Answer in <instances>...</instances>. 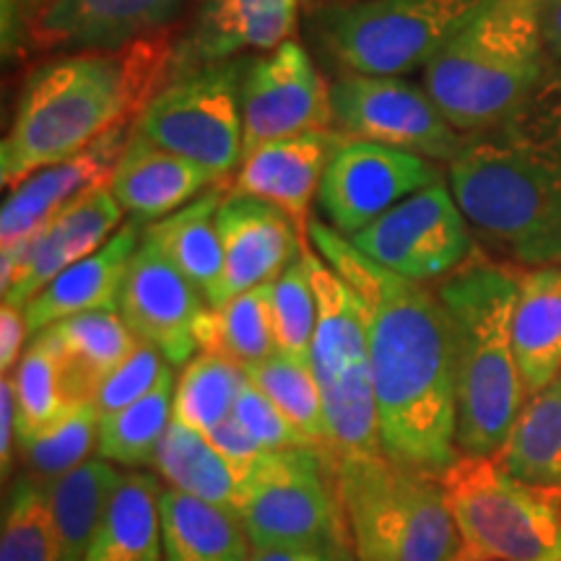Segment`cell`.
Here are the masks:
<instances>
[{"instance_id": "obj_1", "label": "cell", "mask_w": 561, "mask_h": 561, "mask_svg": "<svg viewBox=\"0 0 561 561\" xmlns=\"http://www.w3.org/2000/svg\"><path fill=\"white\" fill-rule=\"evenodd\" d=\"M310 244L364 307L382 450L442 476L460 458L453 318L437 289L375 263L333 227L310 221Z\"/></svg>"}, {"instance_id": "obj_2", "label": "cell", "mask_w": 561, "mask_h": 561, "mask_svg": "<svg viewBox=\"0 0 561 561\" xmlns=\"http://www.w3.org/2000/svg\"><path fill=\"white\" fill-rule=\"evenodd\" d=\"M178 66L170 30L121 50L73 53L34 70L0 146V182L19 187L32 174L87 151L117 125H133Z\"/></svg>"}, {"instance_id": "obj_3", "label": "cell", "mask_w": 561, "mask_h": 561, "mask_svg": "<svg viewBox=\"0 0 561 561\" xmlns=\"http://www.w3.org/2000/svg\"><path fill=\"white\" fill-rule=\"evenodd\" d=\"M447 185L468 227L504 257L561 265V140L546 87L515 121L468 136L447 164Z\"/></svg>"}, {"instance_id": "obj_4", "label": "cell", "mask_w": 561, "mask_h": 561, "mask_svg": "<svg viewBox=\"0 0 561 561\" xmlns=\"http://www.w3.org/2000/svg\"><path fill=\"white\" fill-rule=\"evenodd\" d=\"M437 294L455 331L458 447L494 455L528 401L512 343L517 273L476 257L442 278Z\"/></svg>"}, {"instance_id": "obj_5", "label": "cell", "mask_w": 561, "mask_h": 561, "mask_svg": "<svg viewBox=\"0 0 561 561\" xmlns=\"http://www.w3.org/2000/svg\"><path fill=\"white\" fill-rule=\"evenodd\" d=\"M538 0H491L424 68V89L462 136L515 121L546 87Z\"/></svg>"}, {"instance_id": "obj_6", "label": "cell", "mask_w": 561, "mask_h": 561, "mask_svg": "<svg viewBox=\"0 0 561 561\" xmlns=\"http://www.w3.org/2000/svg\"><path fill=\"white\" fill-rule=\"evenodd\" d=\"M460 533L453 561H561V489L530 486L491 455H462L439 476Z\"/></svg>"}, {"instance_id": "obj_7", "label": "cell", "mask_w": 561, "mask_h": 561, "mask_svg": "<svg viewBox=\"0 0 561 561\" xmlns=\"http://www.w3.org/2000/svg\"><path fill=\"white\" fill-rule=\"evenodd\" d=\"M491 0H348L314 16V37L343 73L424 70Z\"/></svg>"}, {"instance_id": "obj_8", "label": "cell", "mask_w": 561, "mask_h": 561, "mask_svg": "<svg viewBox=\"0 0 561 561\" xmlns=\"http://www.w3.org/2000/svg\"><path fill=\"white\" fill-rule=\"evenodd\" d=\"M244 70L248 62L231 58L174 76L146 104L133 133L227 182L242 164Z\"/></svg>"}, {"instance_id": "obj_9", "label": "cell", "mask_w": 561, "mask_h": 561, "mask_svg": "<svg viewBox=\"0 0 561 561\" xmlns=\"http://www.w3.org/2000/svg\"><path fill=\"white\" fill-rule=\"evenodd\" d=\"M237 515L255 549L348 538L333 473L312 447L257 455L240 479Z\"/></svg>"}, {"instance_id": "obj_10", "label": "cell", "mask_w": 561, "mask_h": 561, "mask_svg": "<svg viewBox=\"0 0 561 561\" xmlns=\"http://www.w3.org/2000/svg\"><path fill=\"white\" fill-rule=\"evenodd\" d=\"M331 107L333 130L346 140L388 146L445 164L468 144L430 91L398 76L341 73L331 83Z\"/></svg>"}, {"instance_id": "obj_11", "label": "cell", "mask_w": 561, "mask_h": 561, "mask_svg": "<svg viewBox=\"0 0 561 561\" xmlns=\"http://www.w3.org/2000/svg\"><path fill=\"white\" fill-rule=\"evenodd\" d=\"M356 250L398 276L430 284L473 257V237L450 185L434 182L348 237Z\"/></svg>"}, {"instance_id": "obj_12", "label": "cell", "mask_w": 561, "mask_h": 561, "mask_svg": "<svg viewBox=\"0 0 561 561\" xmlns=\"http://www.w3.org/2000/svg\"><path fill=\"white\" fill-rule=\"evenodd\" d=\"M439 180L442 174L430 159L341 138L322 174L318 203L339 234L354 237L385 210Z\"/></svg>"}, {"instance_id": "obj_13", "label": "cell", "mask_w": 561, "mask_h": 561, "mask_svg": "<svg viewBox=\"0 0 561 561\" xmlns=\"http://www.w3.org/2000/svg\"><path fill=\"white\" fill-rule=\"evenodd\" d=\"M242 157L276 138L333 130L331 83L297 42L248 62L242 79Z\"/></svg>"}, {"instance_id": "obj_14", "label": "cell", "mask_w": 561, "mask_h": 561, "mask_svg": "<svg viewBox=\"0 0 561 561\" xmlns=\"http://www.w3.org/2000/svg\"><path fill=\"white\" fill-rule=\"evenodd\" d=\"M125 210L110 185H96L68 203L45 229L0 250V291L5 305L24 310L73 263L89 257L123 227Z\"/></svg>"}, {"instance_id": "obj_15", "label": "cell", "mask_w": 561, "mask_h": 561, "mask_svg": "<svg viewBox=\"0 0 561 561\" xmlns=\"http://www.w3.org/2000/svg\"><path fill=\"white\" fill-rule=\"evenodd\" d=\"M210 310L170 257L144 234L121 294V314L140 343L159 348L172 367H185L198 348V325Z\"/></svg>"}, {"instance_id": "obj_16", "label": "cell", "mask_w": 561, "mask_h": 561, "mask_svg": "<svg viewBox=\"0 0 561 561\" xmlns=\"http://www.w3.org/2000/svg\"><path fill=\"white\" fill-rule=\"evenodd\" d=\"M182 0H45L34 13L30 45L39 53L121 50L164 32Z\"/></svg>"}, {"instance_id": "obj_17", "label": "cell", "mask_w": 561, "mask_h": 561, "mask_svg": "<svg viewBox=\"0 0 561 561\" xmlns=\"http://www.w3.org/2000/svg\"><path fill=\"white\" fill-rule=\"evenodd\" d=\"M411 468L388 455L333 468L356 561H401L409 525Z\"/></svg>"}, {"instance_id": "obj_18", "label": "cell", "mask_w": 561, "mask_h": 561, "mask_svg": "<svg viewBox=\"0 0 561 561\" xmlns=\"http://www.w3.org/2000/svg\"><path fill=\"white\" fill-rule=\"evenodd\" d=\"M216 224L224 248L219 307L255 286L276 280L301 250L297 224L280 208L252 195L229 193L221 201Z\"/></svg>"}, {"instance_id": "obj_19", "label": "cell", "mask_w": 561, "mask_h": 561, "mask_svg": "<svg viewBox=\"0 0 561 561\" xmlns=\"http://www.w3.org/2000/svg\"><path fill=\"white\" fill-rule=\"evenodd\" d=\"M133 125H117L87 151L76 153L60 164L32 174L13 187L0 210V250L30 240L50 224L68 203H73L96 185H110L117 159L128 144Z\"/></svg>"}, {"instance_id": "obj_20", "label": "cell", "mask_w": 561, "mask_h": 561, "mask_svg": "<svg viewBox=\"0 0 561 561\" xmlns=\"http://www.w3.org/2000/svg\"><path fill=\"white\" fill-rule=\"evenodd\" d=\"M339 144L341 136L335 130L268 140L244 153L231 193L271 203L305 231L310 227V206L320 193L322 174Z\"/></svg>"}, {"instance_id": "obj_21", "label": "cell", "mask_w": 561, "mask_h": 561, "mask_svg": "<svg viewBox=\"0 0 561 561\" xmlns=\"http://www.w3.org/2000/svg\"><path fill=\"white\" fill-rule=\"evenodd\" d=\"M144 224L128 219L107 244L91 252L53 278L50 284L24 307L30 339L81 312H121V294L130 261L144 240Z\"/></svg>"}, {"instance_id": "obj_22", "label": "cell", "mask_w": 561, "mask_h": 561, "mask_svg": "<svg viewBox=\"0 0 561 561\" xmlns=\"http://www.w3.org/2000/svg\"><path fill=\"white\" fill-rule=\"evenodd\" d=\"M216 185L227 182L136 133H130L110 180V191L125 216L138 224L167 219Z\"/></svg>"}, {"instance_id": "obj_23", "label": "cell", "mask_w": 561, "mask_h": 561, "mask_svg": "<svg viewBox=\"0 0 561 561\" xmlns=\"http://www.w3.org/2000/svg\"><path fill=\"white\" fill-rule=\"evenodd\" d=\"M297 19L299 0H206L178 58L191 70L248 50H276L289 42Z\"/></svg>"}, {"instance_id": "obj_24", "label": "cell", "mask_w": 561, "mask_h": 561, "mask_svg": "<svg viewBox=\"0 0 561 561\" xmlns=\"http://www.w3.org/2000/svg\"><path fill=\"white\" fill-rule=\"evenodd\" d=\"M58 351L70 403L94 401L107 377L140 346L121 312H81L42 331Z\"/></svg>"}, {"instance_id": "obj_25", "label": "cell", "mask_w": 561, "mask_h": 561, "mask_svg": "<svg viewBox=\"0 0 561 561\" xmlns=\"http://www.w3.org/2000/svg\"><path fill=\"white\" fill-rule=\"evenodd\" d=\"M512 343L528 398L561 375V268L557 265L517 273Z\"/></svg>"}, {"instance_id": "obj_26", "label": "cell", "mask_w": 561, "mask_h": 561, "mask_svg": "<svg viewBox=\"0 0 561 561\" xmlns=\"http://www.w3.org/2000/svg\"><path fill=\"white\" fill-rule=\"evenodd\" d=\"M221 201L224 185H216L167 219L144 229V234L170 257L174 268L191 280L214 310L219 307L224 284V248L216 224Z\"/></svg>"}, {"instance_id": "obj_27", "label": "cell", "mask_w": 561, "mask_h": 561, "mask_svg": "<svg viewBox=\"0 0 561 561\" xmlns=\"http://www.w3.org/2000/svg\"><path fill=\"white\" fill-rule=\"evenodd\" d=\"M161 543L164 561H252L248 530L234 510L182 491H161Z\"/></svg>"}, {"instance_id": "obj_28", "label": "cell", "mask_w": 561, "mask_h": 561, "mask_svg": "<svg viewBox=\"0 0 561 561\" xmlns=\"http://www.w3.org/2000/svg\"><path fill=\"white\" fill-rule=\"evenodd\" d=\"M161 479L125 471L83 561H164Z\"/></svg>"}, {"instance_id": "obj_29", "label": "cell", "mask_w": 561, "mask_h": 561, "mask_svg": "<svg viewBox=\"0 0 561 561\" xmlns=\"http://www.w3.org/2000/svg\"><path fill=\"white\" fill-rule=\"evenodd\" d=\"M153 471L167 486L195 496V500L234 510L240 500V476L231 462L210 445L208 434L172 416L161 437Z\"/></svg>"}, {"instance_id": "obj_30", "label": "cell", "mask_w": 561, "mask_h": 561, "mask_svg": "<svg viewBox=\"0 0 561 561\" xmlns=\"http://www.w3.org/2000/svg\"><path fill=\"white\" fill-rule=\"evenodd\" d=\"M491 458L512 479L561 489V375L525 401L507 439Z\"/></svg>"}, {"instance_id": "obj_31", "label": "cell", "mask_w": 561, "mask_h": 561, "mask_svg": "<svg viewBox=\"0 0 561 561\" xmlns=\"http://www.w3.org/2000/svg\"><path fill=\"white\" fill-rule=\"evenodd\" d=\"M115 462L91 458L83 466L47 483V496L60 541V561H83L94 541L112 494L121 483Z\"/></svg>"}, {"instance_id": "obj_32", "label": "cell", "mask_w": 561, "mask_h": 561, "mask_svg": "<svg viewBox=\"0 0 561 561\" xmlns=\"http://www.w3.org/2000/svg\"><path fill=\"white\" fill-rule=\"evenodd\" d=\"M201 351H219L242 367L271 359L278 351L273 322V280L229 299L206 314L198 331Z\"/></svg>"}, {"instance_id": "obj_33", "label": "cell", "mask_w": 561, "mask_h": 561, "mask_svg": "<svg viewBox=\"0 0 561 561\" xmlns=\"http://www.w3.org/2000/svg\"><path fill=\"white\" fill-rule=\"evenodd\" d=\"M174 371L161 377L157 388L136 403L100 416V458L140 471L153 466V455L174 416Z\"/></svg>"}, {"instance_id": "obj_34", "label": "cell", "mask_w": 561, "mask_h": 561, "mask_svg": "<svg viewBox=\"0 0 561 561\" xmlns=\"http://www.w3.org/2000/svg\"><path fill=\"white\" fill-rule=\"evenodd\" d=\"M96 447H100V411L94 401H89L70 405L50 426L21 439L16 450L24 462V473L42 483H53L91 460Z\"/></svg>"}, {"instance_id": "obj_35", "label": "cell", "mask_w": 561, "mask_h": 561, "mask_svg": "<svg viewBox=\"0 0 561 561\" xmlns=\"http://www.w3.org/2000/svg\"><path fill=\"white\" fill-rule=\"evenodd\" d=\"M0 561H60L47 483L30 473L11 479L0 528Z\"/></svg>"}, {"instance_id": "obj_36", "label": "cell", "mask_w": 561, "mask_h": 561, "mask_svg": "<svg viewBox=\"0 0 561 561\" xmlns=\"http://www.w3.org/2000/svg\"><path fill=\"white\" fill-rule=\"evenodd\" d=\"M244 367L219 351H201L180 371L174 388V416L201 432L231 416L237 392L244 382Z\"/></svg>"}, {"instance_id": "obj_37", "label": "cell", "mask_w": 561, "mask_h": 561, "mask_svg": "<svg viewBox=\"0 0 561 561\" xmlns=\"http://www.w3.org/2000/svg\"><path fill=\"white\" fill-rule=\"evenodd\" d=\"M248 377L261 388L280 411L289 416L301 432L325 458L328 445V424L325 409H322L320 382L314 377L310 359H297L289 354H276L271 359L248 364L244 367Z\"/></svg>"}, {"instance_id": "obj_38", "label": "cell", "mask_w": 561, "mask_h": 561, "mask_svg": "<svg viewBox=\"0 0 561 561\" xmlns=\"http://www.w3.org/2000/svg\"><path fill=\"white\" fill-rule=\"evenodd\" d=\"M11 377L16 390V447L21 439L50 426L70 405H76L68 401L58 351L45 333L30 339V346Z\"/></svg>"}, {"instance_id": "obj_39", "label": "cell", "mask_w": 561, "mask_h": 561, "mask_svg": "<svg viewBox=\"0 0 561 561\" xmlns=\"http://www.w3.org/2000/svg\"><path fill=\"white\" fill-rule=\"evenodd\" d=\"M273 322H276L280 354L310 359L314 325H318V297H314L305 244L273 280Z\"/></svg>"}, {"instance_id": "obj_40", "label": "cell", "mask_w": 561, "mask_h": 561, "mask_svg": "<svg viewBox=\"0 0 561 561\" xmlns=\"http://www.w3.org/2000/svg\"><path fill=\"white\" fill-rule=\"evenodd\" d=\"M244 375H248V371H244ZM231 413H234V419L240 421L252 437H255V442L263 450H305V447L318 450L310 442V437H307V434L301 432L299 426L250 380V377H244L242 388L237 392L234 411Z\"/></svg>"}, {"instance_id": "obj_41", "label": "cell", "mask_w": 561, "mask_h": 561, "mask_svg": "<svg viewBox=\"0 0 561 561\" xmlns=\"http://www.w3.org/2000/svg\"><path fill=\"white\" fill-rule=\"evenodd\" d=\"M170 369L172 364L164 359V354L159 348L149 346V343H140L130 354V359L112 371L107 382L96 392L94 405L100 411V416H107L112 411H121L125 405L140 401L146 392L157 388L161 377Z\"/></svg>"}, {"instance_id": "obj_42", "label": "cell", "mask_w": 561, "mask_h": 561, "mask_svg": "<svg viewBox=\"0 0 561 561\" xmlns=\"http://www.w3.org/2000/svg\"><path fill=\"white\" fill-rule=\"evenodd\" d=\"M206 434H208L210 445H214L216 450H219L224 458L231 462V468H234L240 479H242V473L250 468V462L255 460L261 453H265L263 447L255 442V437H252V434L244 430L240 421L234 419V413H231L229 419H224L221 424H216L214 430Z\"/></svg>"}, {"instance_id": "obj_43", "label": "cell", "mask_w": 561, "mask_h": 561, "mask_svg": "<svg viewBox=\"0 0 561 561\" xmlns=\"http://www.w3.org/2000/svg\"><path fill=\"white\" fill-rule=\"evenodd\" d=\"M252 561H356V553L348 538H339V541L255 549Z\"/></svg>"}, {"instance_id": "obj_44", "label": "cell", "mask_w": 561, "mask_h": 561, "mask_svg": "<svg viewBox=\"0 0 561 561\" xmlns=\"http://www.w3.org/2000/svg\"><path fill=\"white\" fill-rule=\"evenodd\" d=\"M13 466H16V390H13V377L3 375L0 380V473H3V483L13 479Z\"/></svg>"}, {"instance_id": "obj_45", "label": "cell", "mask_w": 561, "mask_h": 561, "mask_svg": "<svg viewBox=\"0 0 561 561\" xmlns=\"http://www.w3.org/2000/svg\"><path fill=\"white\" fill-rule=\"evenodd\" d=\"M26 335H30V325H26L24 310L3 301V310H0V369H3V375L16 369L21 356H24Z\"/></svg>"}, {"instance_id": "obj_46", "label": "cell", "mask_w": 561, "mask_h": 561, "mask_svg": "<svg viewBox=\"0 0 561 561\" xmlns=\"http://www.w3.org/2000/svg\"><path fill=\"white\" fill-rule=\"evenodd\" d=\"M538 24L549 60H561V0H538Z\"/></svg>"}, {"instance_id": "obj_47", "label": "cell", "mask_w": 561, "mask_h": 561, "mask_svg": "<svg viewBox=\"0 0 561 561\" xmlns=\"http://www.w3.org/2000/svg\"><path fill=\"white\" fill-rule=\"evenodd\" d=\"M549 91V104H551V117H553V128H557V136L561 140V79L557 83V89H546Z\"/></svg>"}, {"instance_id": "obj_48", "label": "cell", "mask_w": 561, "mask_h": 561, "mask_svg": "<svg viewBox=\"0 0 561 561\" xmlns=\"http://www.w3.org/2000/svg\"><path fill=\"white\" fill-rule=\"evenodd\" d=\"M481 561H500V559H481Z\"/></svg>"}, {"instance_id": "obj_49", "label": "cell", "mask_w": 561, "mask_h": 561, "mask_svg": "<svg viewBox=\"0 0 561 561\" xmlns=\"http://www.w3.org/2000/svg\"><path fill=\"white\" fill-rule=\"evenodd\" d=\"M39 3H45V0H39Z\"/></svg>"}]
</instances>
